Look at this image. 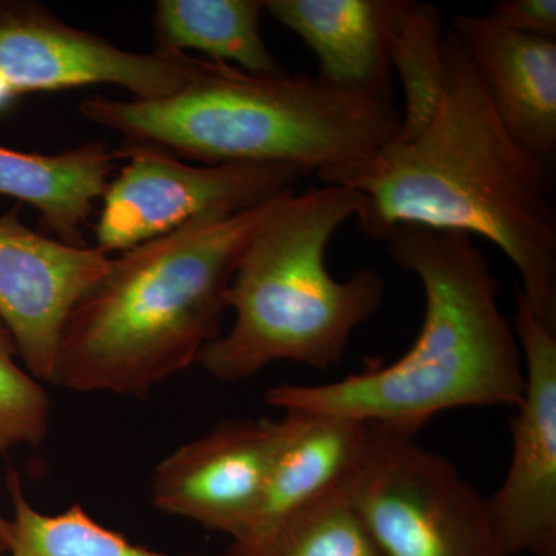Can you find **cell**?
I'll return each mask as SVG.
<instances>
[{
  "label": "cell",
  "mask_w": 556,
  "mask_h": 556,
  "mask_svg": "<svg viewBox=\"0 0 556 556\" xmlns=\"http://www.w3.org/2000/svg\"><path fill=\"white\" fill-rule=\"evenodd\" d=\"M445 80L433 118L388 142L342 185L362 195L357 222L383 241L401 226L481 237L517 268L533 316L556 331V207L546 161L511 137L477 67L445 28Z\"/></svg>",
  "instance_id": "6da1fadb"
},
{
  "label": "cell",
  "mask_w": 556,
  "mask_h": 556,
  "mask_svg": "<svg viewBox=\"0 0 556 556\" xmlns=\"http://www.w3.org/2000/svg\"><path fill=\"white\" fill-rule=\"evenodd\" d=\"M383 243L422 285L415 343L393 364L339 382L269 388L266 404L353 417L407 437L447 409L517 407L526 386L521 348L497 303L500 280L473 237L401 226Z\"/></svg>",
  "instance_id": "7a4b0ae2"
},
{
  "label": "cell",
  "mask_w": 556,
  "mask_h": 556,
  "mask_svg": "<svg viewBox=\"0 0 556 556\" xmlns=\"http://www.w3.org/2000/svg\"><path fill=\"white\" fill-rule=\"evenodd\" d=\"M287 193L237 214L203 215L112 257L62 327L50 383L146 399L199 364L223 334L244 252Z\"/></svg>",
  "instance_id": "3957f363"
},
{
  "label": "cell",
  "mask_w": 556,
  "mask_h": 556,
  "mask_svg": "<svg viewBox=\"0 0 556 556\" xmlns=\"http://www.w3.org/2000/svg\"><path fill=\"white\" fill-rule=\"evenodd\" d=\"M79 110L126 142L155 146L179 160L280 164L334 186L401 130L393 97L340 89L318 76L252 75L211 60L172 97L89 98Z\"/></svg>",
  "instance_id": "277c9868"
},
{
  "label": "cell",
  "mask_w": 556,
  "mask_h": 556,
  "mask_svg": "<svg viewBox=\"0 0 556 556\" xmlns=\"http://www.w3.org/2000/svg\"><path fill=\"white\" fill-rule=\"evenodd\" d=\"M361 204L357 190L334 185L292 190L278 201L230 281L232 327L201 353L207 375L233 383L274 362L318 371L340 364L353 332L386 298L378 269L361 268L345 281L328 269L329 241Z\"/></svg>",
  "instance_id": "5b68a950"
},
{
  "label": "cell",
  "mask_w": 556,
  "mask_h": 556,
  "mask_svg": "<svg viewBox=\"0 0 556 556\" xmlns=\"http://www.w3.org/2000/svg\"><path fill=\"white\" fill-rule=\"evenodd\" d=\"M348 495L386 556H506L485 497L415 437L371 426Z\"/></svg>",
  "instance_id": "8992f818"
},
{
  "label": "cell",
  "mask_w": 556,
  "mask_h": 556,
  "mask_svg": "<svg viewBox=\"0 0 556 556\" xmlns=\"http://www.w3.org/2000/svg\"><path fill=\"white\" fill-rule=\"evenodd\" d=\"M126 166L102 197L97 248L121 254L207 214H237L295 190L309 177L280 164L192 166L155 146L126 142Z\"/></svg>",
  "instance_id": "52a82bcc"
},
{
  "label": "cell",
  "mask_w": 556,
  "mask_h": 556,
  "mask_svg": "<svg viewBox=\"0 0 556 556\" xmlns=\"http://www.w3.org/2000/svg\"><path fill=\"white\" fill-rule=\"evenodd\" d=\"M203 64L188 53H137L65 24L40 3L0 0V78L17 97L109 86L153 101L185 89Z\"/></svg>",
  "instance_id": "ba28073f"
},
{
  "label": "cell",
  "mask_w": 556,
  "mask_h": 556,
  "mask_svg": "<svg viewBox=\"0 0 556 556\" xmlns=\"http://www.w3.org/2000/svg\"><path fill=\"white\" fill-rule=\"evenodd\" d=\"M515 306L526 386L507 475L486 511L504 555L556 556V331L533 316L519 289Z\"/></svg>",
  "instance_id": "9c48e42d"
},
{
  "label": "cell",
  "mask_w": 556,
  "mask_h": 556,
  "mask_svg": "<svg viewBox=\"0 0 556 556\" xmlns=\"http://www.w3.org/2000/svg\"><path fill=\"white\" fill-rule=\"evenodd\" d=\"M277 430V420L236 417L179 445L153 470V506L241 543L265 496Z\"/></svg>",
  "instance_id": "30bf717a"
},
{
  "label": "cell",
  "mask_w": 556,
  "mask_h": 556,
  "mask_svg": "<svg viewBox=\"0 0 556 556\" xmlns=\"http://www.w3.org/2000/svg\"><path fill=\"white\" fill-rule=\"evenodd\" d=\"M112 257L72 247L28 228L20 207L0 215V320L16 342L22 365L50 382L62 327Z\"/></svg>",
  "instance_id": "8fae6325"
},
{
  "label": "cell",
  "mask_w": 556,
  "mask_h": 556,
  "mask_svg": "<svg viewBox=\"0 0 556 556\" xmlns=\"http://www.w3.org/2000/svg\"><path fill=\"white\" fill-rule=\"evenodd\" d=\"M448 28L511 137L548 163L556 150V39L508 30L489 14H456Z\"/></svg>",
  "instance_id": "7c38bea8"
},
{
  "label": "cell",
  "mask_w": 556,
  "mask_h": 556,
  "mask_svg": "<svg viewBox=\"0 0 556 556\" xmlns=\"http://www.w3.org/2000/svg\"><path fill=\"white\" fill-rule=\"evenodd\" d=\"M262 506L244 544L278 521L356 478L367 456L371 426L353 417L285 409Z\"/></svg>",
  "instance_id": "4fadbf2b"
},
{
  "label": "cell",
  "mask_w": 556,
  "mask_h": 556,
  "mask_svg": "<svg viewBox=\"0 0 556 556\" xmlns=\"http://www.w3.org/2000/svg\"><path fill=\"white\" fill-rule=\"evenodd\" d=\"M397 0H265V11L320 62L318 78L358 93L393 97L390 36Z\"/></svg>",
  "instance_id": "5bb4252c"
},
{
  "label": "cell",
  "mask_w": 556,
  "mask_h": 556,
  "mask_svg": "<svg viewBox=\"0 0 556 556\" xmlns=\"http://www.w3.org/2000/svg\"><path fill=\"white\" fill-rule=\"evenodd\" d=\"M121 160L104 142H87L54 155L0 146V193L30 204L53 239L89 247L84 228Z\"/></svg>",
  "instance_id": "9a60e30c"
},
{
  "label": "cell",
  "mask_w": 556,
  "mask_h": 556,
  "mask_svg": "<svg viewBox=\"0 0 556 556\" xmlns=\"http://www.w3.org/2000/svg\"><path fill=\"white\" fill-rule=\"evenodd\" d=\"M265 0H159L153 14L155 50H197L252 75H285L288 70L260 30Z\"/></svg>",
  "instance_id": "2e32d148"
},
{
  "label": "cell",
  "mask_w": 556,
  "mask_h": 556,
  "mask_svg": "<svg viewBox=\"0 0 556 556\" xmlns=\"http://www.w3.org/2000/svg\"><path fill=\"white\" fill-rule=\"evenodd\" d=\"M444 36V14L439 7L397 0L390 64L404 89L399 141L417 137L437 112L445 80Z\"/></svg>",
  "instance_id": "e0dca14e"
},
{
  "label": "cell",
  "mask_w": 556,
  "mask_h": 556,
  "mask_svg": "<svg viewBox=\"0 0 556 556\" xmlns=\"http://www.w3.org/2000/svg\"><path fill=\"white\" fill-rule=\"evenodd\" d=\"M228 556H386L346 489L288 515Z\"/></svg>",
  "instance_id": "ac0fdd59"
},
{
  "label": "cell",
  "mask_w": 556,
  "mask_h": 556,
  "mask_svg": "<svg viewBox=\"0 0 556 556\" xmlns=\"http://www.w3.org/2000/svg\"><path fill=\"white\" fill-rule=\"evenodd\" d=\"M13 506L10 556H172L130 543L100 525L79 503L61 514H42L24 493L20 473L5 477Z\"/></svg>",
  "instance_id": "d6986e66"
},
{
  "label": "cell",
  "mask_w": 556,
  "mask_h": 556,
  "mask_svg": "<svg viewBox=\"0 0 556 556\" xmlns=\"http://www.w3.org/2000/svg\"><path fill=\"white\" fill-rule=\"evenodd\" d=\"M20 361L13 334L0 320V453L39 447L49 437L51 399Z\"/></svg>",
  "instance_id": "ffe728a7"
},
{
  "label": "cell",
  "mask_w": 556,
  "mask_h": 556,
  "mask_svg": "<svg viewBox=\"0 0 556 556\" xmlns=\"http://www.w3.org/2000/svg\"><path fill=\"white\" fill-rule=\"evenodd\" d=\"M489 16L508 30L556 39V0H501Z\"/></svg>",
  "instance_id": "44dd1931"
},
{
  "label": "cell",
  "mask_w": 556,
  "mask_h": 556,
  "mask_svg": "<svg viewBox=\"0 0 556 556\" xmlns=\"http://www.w3.org/2000/svg\"><path fill=\"white\" fill-rule=\"evenodd\" d=\"M0 504H2V486H0ZM11 540H13V525L11 519L0 510V556L10 554Z\"/></svg>",
  "instance_id": "7402d4cb"
},
{
  "label": "cell",
  "mask_w": 556,
  "mask_h": 556,
  "mask_svg": "<svg viewBox=\"0 0 556 556\" xmlns=\"http://www.w3.org/2000/svg\"><path fill=\"white\" fill-rule=\"evenodd\" d=\"M17 94L14 93L13 89L5 83L2 78H0V112L3 109L9 108L11 102L16 100Z\"/></svg>",
  "instance_id": "603a6c76"
},
{
  "label": "cell",
  "mask_w": 556,
  "mask_h": 556,
  "mask_svg": "<svg viewBox=\"0 0 556 556\" xmlns=\"http://www.w3.org/2000/svg\"><path fill=\"white\" fill-rule=\"evenodd\" d=\"M217 556H228V555H226V554H223V555H217Z\"/></svg>",
  "instance_id": "cb8c5ba5"
}]
</instances>
